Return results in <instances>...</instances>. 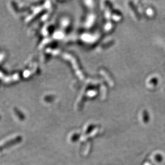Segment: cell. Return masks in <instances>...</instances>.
<instances>
[{
	"mask_svg": "<svg viewBox=\"0 0 165 165\" xmlns=\"http://www.w3.org/2000/svg\"><path fill=\"white\" fill-rule=\"evenodd\" d=\"M80 137V135L79 134H74L71 137V140L73 142H76L79 139Z\"/></svg>",
	"mask_w": 165,
	"mask_h": 165,
	"instance_id": "cell-2",
	"label": "cell"
},
{
	"mask_svg": "<svg viewBox=\"0 0 165 165\" xmlns=\"http://www.w3.org/2000/svg\"><path fill=\"white\" fill-rule=\"evenodd\" d=\"M22 136H18L14 139L7 141L6 143H4L3 145L0 146V152H2L6 148H10L14 145L22 142Z\"/></svg>",
	"mask_w": 165,
	"mask_h": 165,
	"instance_id": "cell-1",
	"label": "cell"
}]
</instances>
